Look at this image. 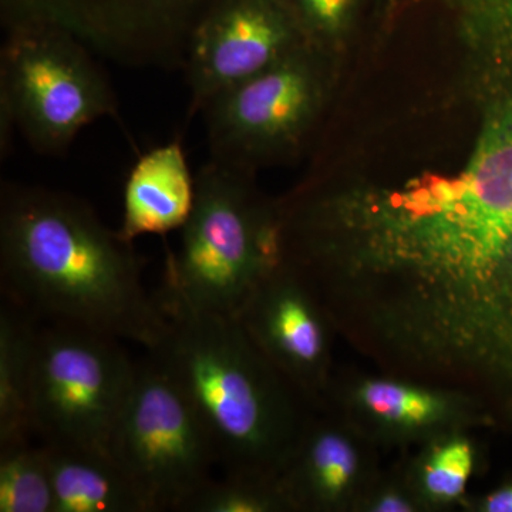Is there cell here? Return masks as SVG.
I'll return each instance as SVG.
<instances>
[{
  "instance_id": "17",
  "label": "cell",
  "mask_w": 512,
  "mask_h": 512,
  "mask_svg": "<svg viewBox=\"0 0 512 512\" xmlns=\"http://www.w3.org/2000/svg\"><path fill=\"white\" fill-rule=\"evenodd\" d=\"M362 397L373 413L397 423H426L439 410V403L430 394L417 392L400 384L367 383L363 387Z\"/></svg>"
},
{
  "instance_id": "16",
  "label": "cell",
  "mask_w": 512,
  "mask_h": 512,
  "mask_svg": "<svg viewBox=\"0 0 512 512\" xmlns=\"http://www.w3.org/2000/svg\"><path fill=\"white\" fill-rule=\"evenodd\" d=\"M265 473L225 471L212 478L194 495L184 512H261L271 510L282 498L281 491L266 483Z\"/></svg>"
},
{
  "instance_id": "20",
  "label": "cell",
  "mask_w": 512,
  "mask_h": 512,
  "mask_svg": "<svg viewBox=\"0 0 512 512\" xmlns=\"http://www.w3.org/2000/svg\"><path fill=\"white\" fill-rule=\"evenodd\" d=\"M313 28L333 33L348 19L353 0H296Z\"/></svg>"
},
{
  "instance_id": "13",
  "label": "cell",
  "mask_w": 512,
  "mask_h": 512,
  "mask_svg": "<svg viewBox=\"0 0 512 512\" xmlns=\"http://www.w3.org/2000/svg\"><path fill=\"white\" fill-rule=\"evenodd\" d=\"M37 322L9 301L0 308V448L32 441Z\"/></svg>"
},
{
  "instance_id": "22",
  "label": "cell",
  "mask_w": 512,
  "mask_h": 512,
  "mask_svg": "<svg viewBox=\"0 0 512 512\" xmlns=\"http://www.w3.org/2000/svg\"><path fill=\"white\" fill-rule=\"evenodd\" d=\"M377 511L402 512L410 511L409 505L400 500L399 497H386L377 505Z\"/></svg>"
},
{
  "instance_id": "6",
  "label": "cell",
  "mask_w": 512,
  "mask_h": 512,
  "mask_svg": "<svg viewBox=\"0 0 512 512\" xmlns=\"http://www.w3.org/2000/svg\"><path fill=\"white\" fill-rule=\"evenodd\" d=\"M120 340L82 328L37 330L33 436L47 446L107 451L136 377Z\"/></svg>"
},
{
  "instance_id": "23",
  "label": "cell",
  "mask_w": 512,
  "mask_h": 512,
  "mask_svg": "<svg viewBox=\"0 0 512 512\" xmlns=\"http://www.w3.org/2000/svg\"><path fill=\"white\" fill-rule=\"evenodd\" d=\"M501 259H507V261L510 262L512 268V237L510 238V241L507 242V245H505Z\"/></svg>"
},
{
  "instance_id": "5",
  "label": "cell",
  "mask_w": 512,
  "mask_h": 512,
  "mask_svg": "<svg viewBox=\"0 0 512 512\" xmlns=\"http://www.w3.org/2000/svg\"><path fill=\"white\" fill-rule=\"evenodd\" d=\"M109 453L136 490L144 512H184L218 466L210 436L190 400L150 353L137 363Z\"/></svg>"
},
{
  "instance_id": "3",
  "label": "cell",
  "mask_w": 512,
  "mask_h": 512,
  "mask_svg": "<svg viewBox=\"0 0 512 512\" xmlns=\"http://www.w3.org/2000/svg\"><path fill=\"white\" fill-rule=\"evenodd\" d=\"M279 227L252 202L247 171L210 160L195 177L194 207L178 251L165 262V313L234 316L252 286L279 261Z\"/></svg>"
},
{
  "instance_id": "14",
  "label": "cell",
  "mask_w": 512,
  "mask_h": 512,
  "mask_svg": "<svg viewBox=\"0 0 512 512\" xmlns=\"http://www.w3.org/2000/svg\"><path fill=\"white\" fill-rule=\"evenodd\" d=\"M0 512H55L42 444L0 448Z\"/></svg>"
},
{
  "instance_id": "9",
  "label": "cell",
  "mask_w": 512,
  "mask_h": 512,
  "mask_svg": "<svg viewBox=\"0 0 512 512\" xmlns=\"http://www.w3.org/2000/svg\"><path fill=\"white\" fill-rule=\"evenodd\" d=\"M440 239L463 244L471 264L500 261L512 237V109L488 128L463 177L429 192Z\"/></svg>"
},
{
  "instance_id": "2",
  "label": "cell",
  "mask_w": 512,
  "mask_h": 512,
  "mask_svg": "<svg viewBox=\"0 0 512 512\" xmlns=\"http://www.w3.org/2000/svg\"><path fill=\"white\" fill-rule=\"evenodd\" d=\"M167 316V336L148 353L190 400L218 466L265 473L284 457L288 416L258 349L235 316Z\"/></svg>"
},
{
  "instance_id": "4",
  "label": "cell",
  "mask_w": 512,
  "mask_h": 512,
  "mask_svg": "<svg viewBox=\"0 0 512 512\" xmlns=\"http://www.w3.org/2000/svg\"><path fill=\"white\" fill-rule=\"evenodd\" d=\"M101 117H117L116 96L80 37L46 20L16 23L0 52L2 150L16 128L37 153L59 154Z\"/></svg>"
},
{
  "instance_id": "19",
  "label": "cell",
  "mask_w": 512,
  "mask_h": 512,
  "mask_svg": "<svg viewBox=\"0 0 512 512\" xmlns=\"http://www.w3.org/2000/svg\"><path fill=\"white\" fill-rule=\"evenodd\" d=\"M466 18L478 32L512 46V0H466Z\"/></svg>"
},
{
  "instance_id": "11",
  "label": "cell",
  "mask_w": 512,
  "mask_h": 512,
  "mask_svg": "<svg viewBox=\"0 0 512 512\" xmlns=\"http://www.w3.org/2000/svg\"><path fill=\"white\" fill-rule=\"evenodd\" d=\"M194 201L195 177L180 141L153 148L140 157L128 175L120 235L134 242L143 235H165L181 229Z\"/></svg>"
},
{
  "instance_id": "1",
  "label": "cell",
  "mask_w": 512,
  "mask_h": 512,
  "mask_svg": "<svg viewBox=\"0 0 512 512\" xmlns=\"http://www.w3.org/2000/svg\"><path fill=\"white\" fill-rule=\"evenodd\" d=\"M0 282L6 301L36 322L93 330L147 352L170 329L167 313L144 288L133 242L64 192L3 185Z\"/></svg>"
},
{
  "instance_id": "18",
  "label": "cell",
  "mask_w": 512,
  "mask_h": 512,
  "mask_svg": "<svg viewBox=\"0 0 512 512\" xmlns=\"http://www.w3.org/2000/svg\"><path fill=\"white\" fill-rule=\"evenodd\" d=\"M473 470V451L466 441H456L440 448L424 474V484L430 494L439 498H456L466 488Z\"/></svg>"
},
{
  "instance_id": "15",
  "label": "cell",
  "mask_w": 512,
  "mask_h": 512,
  "mask_svg": "<svg viewBox=\"0 0 512 512\" xmlns=\"http://www.w3.org/2000/svg\"><path fill=\"white\" fill-rule=\"evenodd\" d=\"M355 470L356 457L348 441L338 434L320 433L306 448L293 488L319 500L332 498L348 487Z\"/></svg>"
},
{
  "instance_id": "12",
  "label": "cell",
  "mask_w": 512,
  "mask_h": 512,
  "mask_svg": "<svg viewBox=\"0 0 512 512\" xmlns=\"http://www.w3.org/2000/svg\"><path fill=\"white\" fill-rule=\"evenodd\" d=\"M42 446L55 512H144L133 485L107 451Z\"/></svg>"
},
{
  "instance_id": "8",
  "label": "cell",
  "mask_w": 512,
  "mask_h": 512,
  "mask_svg": "<svg viewBox=\"0 0 512 512\" xmlns=\"http://www.w3.org/2000/svg\"><path fill=\"white\" fill-rule=\"evenodd\" d=\"M301 45L278 0H227L194 29L187 46L191 116L225 90L264 72Z\"/></svg>"
},
{
  "instance_id": "10",
  "label": "cell",
  "mask_w": 512,
  "mask_h": 512,
  "mask_svg": "<svg viewBox=\"0 0 512 512\" xmlns=\"http://www.w3.org/2000/svg\"><path fill=\"white\" fill-rule=\"evenodd\" d=\"M266 269L239 306L235 319L258 350L298 376H308L323 355V332L302 289Z\"/></svg>"
},
{
  "instance_id": "21",
  "label": "cell",
  "mask_w": 512,
  "mask_h": 512,
  "mask_svg": "<svg viewBox=\"0 0 512 512\" xmlns=\"http://www.w3.org/2000/svg\"><path fill=\"white\" fill-rule=\"evenodd\" d=\"M485 507L490 512H512V487L491 495Z\"/></svg>"
},
{
  "instance_id": "7",
  "label": "cell",
  "mask_w": 512,
  "mask_h": 512,
  "mask_svg": "<svg viewBox=\"0 0 512 512\" xmlns=\"http://www.w3.org/2000/svg\"><path fill=\"white\" fill-rule=\"evenodd\" d=\"M320 100L318 69L306 46H299L202 110L211 160L248 171L264 158L293 150L311 127Z\"/></svg>"
}]
</instances>
